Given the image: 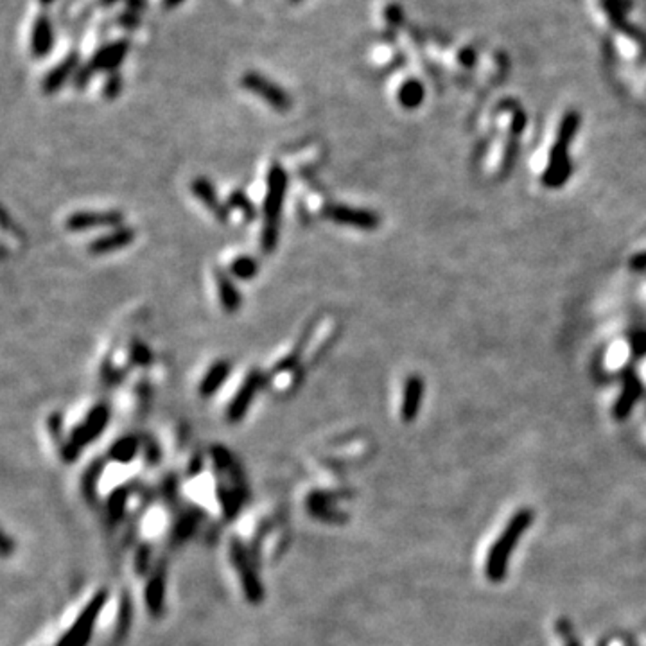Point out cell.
I'll return each mask as SVG.
<instances>
[{
    "mask_svg": "<svg viewBox=\"0 0 646 646\" xmlns=\"http://www.w3.org/2000/svg\"><path fill=\"white\" fill-rule=\"evenodd\" d=\"M533 519L530 511L524 508H517L511 514H508L506 519L494 530L492 537L487 540V544L481 550V571L484 578L490 582H499L504 577L506 571L508 558H510L511 550L526 530L530 521Z\"/></svg>",
    "mask_w": 646,
    "mask_h": 646,
    "instance_id": "obj_1",
    "label": "cell"
},
{
    "mask_svg": "<svg viewBox=\"0 0 646 646\" xmlns=\"http://www.w3.org/2000/svg\"><path fill=\"white\" fill-rule=\"evenodd\" d=\"M289 176L282 164L275 162L269 166L266 178V194L262 203V232L261 248L264 254H273L277 250L280 237V220L284 210V200L288 194Z\"/></svg>",
    "mask_w": 646,
    "mask_h": 646,
    "instance_id": "obj_2",
    "label": "cell"
},
{
    "mask_svg": "<svg viewBox=\"0 0 646 646\" xmlns=\"http://www.w3.org/2000/svg\"><path fill=\"white\" fill-rule=\"evenodd\" d=\"M578 124H580V117L577 112H570L562 120L557 142L551 149L550 164H548V169L544 173V183L550 185V187H558L570 178L571 166L570 160H567V146L577 135Z\"/></svg>",
    "mask_w": 646,
    "mask_h": 646,
    "instance_id": "obj_3",
    "label": "cell"
},
{
    "mask_svg": "<svg viewBox=\"0 0 646 646\" xmlns=\"http://www.w3.org/2000/svg\"><path fill=\"white\" fill-rule=\"evenodd\" d=\"M241 86L250 94H254V96L261 97L268 106H271L277 112L284 113L291 110V96L280 85H277L275 81L262 76V74L250 70V72H246L241 77Z\"/></svg>",
    "mask_w": 646,
    "mask_h": 646,
    "instance_id": "obj_4",
    "label": "cell"
},
{
    "mask_svg": "<svg viewBox=\"0 0 646 646\" xmlns=\"http://www.w3.org/2000/svg\"><path fill=\"white\" fill-rule=\"evenodd\" d=\"M323 217L336 225L361 228V230H375L379 227V215L366 208L350 207L341 203H329L323 208Z\"/></svg>",
    "mask_w": 646,
    "mask_h": 646,
    "instance_id": "obj_5",
    "label": "cell"
},
{
    "mask_svg": "<svg viewBox=\"0 0 646 646\" xmlns=\"http://www.w3.org/2000/svg\"><path fill=\"white\" fill-rule=\"evenodd\" d=\"M262 385H264V373L261 370H250L246 375V379L242 381V385L239 386V390L235 392V395L232 397L230 404L227 408V420L228 422L235 424L239 420L244 419L246 412L250 409L251 402H254L255 395L261 392Z\"/></svg>",
    "mask_w": 646,
    "mask_h": 646,
    "instance_id": "obj_6",
    "label": "cell"
},
{
    "mask_svg": "<svg viewBox=\"0 0 646 646\" xmlns=\"http://www.w3.org/2000/svg\"><path fill=\"white\" fill-rule=\"evenodd\" d=\"M124 225V214L119 210H81L65 220L69 232H85L90 228H119Z\"/></svg>",
    "mask_w": 646,
    "mask_h": 646,
    "instance_id": "obj_7",
    "label": "cell"
},
{
    "mask_svg": "<svg viewBox=\"0 0 646 646\" xmlns=\"http://www.w3.org/2000/svg\"><path fill=\"white\" fill-rule=\"evenodd\" d=\"M108 420H110V409H108L106 404H97L96 408L90 409L85 420L72 431L69 446L70 453H74V450L81 449L83 446L96 440L103 433L104 427H106Z\"/></svg>",
    "mask_w": 646,
    "mask_h": 646,
    "instance_id": "obj_8",
    "label": "cell"
},
{
    "mask_svg": "<svg viewBox=\"0 0 646 646\" xmlns=\"http://www.w3.org/2000/svg\"><path fill=\"white\" fill-rule=\"evenodd\" d=\"M191 191H193V194L196 196V200L200 201V203H203L205 208L214 215L215 220L220 221V223H227L230 210H228L227 203H223V201L220 200V196L215 193L214 183H212L208 178L198 176L196 180L193 181V185H191Z\"/></svg>",
    "mask_w": 646,
    "mask_h": 646,
    "instance_id": "obj_9",
    "label": "cell"
},
{
    "mask_svg": "<svg viewBox=\"0 0 646 646\" xmlns=\"http://www.w3.org/2000/svg\"><path fill=\"white\" fill-rule=\"evenodd\" d=\"M137 234H135V228L131 227H119L113 228L112 232H108V234L101 235V237L94 239L92 242L89 244V251L92 255H106V254H113V251L124 250L135 241Z\"/></svg>",
    "mask_w": 646,
    "mask_h": 646,
    "instance_id": "obj_10",
    "label": "cell"
},
{
    "mask_svg": "<svg viewBox=\"0 0 646 646\" xmlns=\"http://www.w3.org/2000/svg\"><path fill=\"white\" fill-rule=\"evenodd\" d=\"M128 50H130V43L126 40H119V42L108 43V45L101 47L96 54H94L92 62H90V69L94 72H113L120 67V63L126 58Z\"/></svg>",
    "mask_w": 646,
    "mask_h": 646,
    "instance_id": "obj_11",
    "label": "cell"
},
{
    "mask_svg": "<svg viewBox=\"0 0 646 646\" xmlns=\"http://www.w3.org/2000/svg\"><path fill=\"white\" fill-rule=\"evenodd\" d=\"M215 278V288H217V296H220V304L223 307L225 312L234 314L241 309L242 305V296L239 293L237 285H235L234 277L228 273V269L217 268L214 271Z\"/></svg>",
    "mask_w": 646,
    "mask_h": 646,
    "instance_id": "obj_12",
    "label": "cell"
},
{
    "mask_svg": "<svg viewBox=\"0 0 646 646\" xmlns=\"http://www.w3.org/2000/svg\"><path fill=\"white\" fill-rule=\"evenodd\" d=\"M77 65H79V54L74 50V52H70L60 65H56L49 74H47L45 79L42 81V92L47 94V96L58 92L70 77L76 76Z\"/></svg>",
    "mask_w": 646,
    "mask_h": 646,
    "instance_id": "obj_13",
    "label": "cell"
},
{
    "mask_svg": "<svg viewBox=\"0 0 646 646\" xmlns=\"http://www.w3.org/2000/svg\"><path fill=\"white\" fill-rule=\"evenodd\" d=\"M424 395V382L419 375H412L404 385V395H402V406H400V415L402 420L412 422L415 420V416L419 415L420 404H422Z\"/></svg>",
    "mask_w": 646,
    "mask_h": 646,
    "instance_id": "obj_14",
    "label": "cell"
},
{
    "mask_svg": "<svg viewBox=\"0 0 646 646\" xmlns=\"http://www.w3.org/2000/svg\"><path fill=\"white\" fill-rule=\"evenodd\" d=\"M232 373V365L227 359H220V361L212 363L210 368L207 370V373L201 379L200 386H198V393L201 397H212L214 393L220 392L221 386L227 382L228 375Z\"/></svg>",
    "mask_w": 646,
    "mask_h": 646,
    "instance_id": "obj_15",
    "label": "cell"
},
{
    "mask_svg": "<svg viewBox=\"0 0 646 646\" xmlns=\"http://www.w3.org/2000/svg\"><path fill=\"white\" fill-rule=\"evenodd\" d=\"M54 45V33L50 20L47 16H40L33 26L31 33V52L35 58H43L50 52Z\"/></svg>",
    "mask_w": 646,
    "mask_h": 646,
    "instance_id": "obj_16",
    "label": "cell"
},
{
    "mask_svg": "<svg viewBox=\"0 0 646 646\" xmlns=\"http://www.w3.org/2000/svg\"><path fill=\"white\" fill-rule=\"evenodd\" d=\"M639 393H641V385H639V381L634 375H628L627 381H625L623 393H621V397H619L618 402H616L614 406L616 419L623 420L625 416L630 413V409L634 408L635 400H638Z\"/></svg>",
    "mask_w": 646,
    "mask_h": 646,
    "instance_id": "obj_17",
    "label": "cell"
},
{
    "mask_svg": "<svg viewBox=\"0 0 646 646\" xmlns=\"http://www.w3.org/2000/svg\"><path fill=\"white\" fill-rule=\"evenodd\" d=\"M261 264L251 255H239L228 266V273L237 280H254L259 275Z\"/></svg>",
    "mask_w": 646,
    "mask_h": 646,
    "instance_id": "obj_18",
    "label": "cell"
},
{
    "mask_svg": "<svg viewBox=\"0 0 646 646\" xmlns=\"http://www.w3.org/2000/svg\"><path fill=\"white\" fill-rule=\"evenodd\" d=\"M424 99V89L420 85L419 81L409 79L406 81L399 90V103L402 104L404 108H408V110H413V108L420 106Z\"/></svg>",
    "mask_w": 646,
    "mask_h": 646,
    "instance_id": "obj_19",
    "label": "cell"
},
{
    "mask_svg": "<svg viewBox=\"0 0 646 646\" xmlns=\"http://www.w3.org/2000/svg\"><path fill=\"white\" fill-rule=\"evenodd\" d=\"M227 207H228V210L241 212L242 217H244L246 221H254L255 214H257V210H255V207H254V203L250 201V198L242 193V191H234V193L228 196Z\"/></svg>",
    "mask_w": 646,
    "mask_h": 646,
    "instance_id": "obj_20",
    "label": "cell"
},
{
    "mask_svg": "<svg viewBox=\"0 0 646 646\" xmlns=\"http://www.w3.org/2000/svg\"><path fill=\"white\" fill-rule=\"evenodd\" d=\"M137 446H139V443H137L135 438H130V436L120 438L119 442L113 443L112 456L115 458V460H119V462H130L131 458L135 456V453H137Z\"/></svg>",
    "mask_w": 646,
    "mask_h": 646,
    "instance_id": "obj_21",
    "label": "cell"
},
{
    "mask_svg": "<svg viewBox=\"0 0 646 646\" xmlns=\"http://www.w3.org/2000/svg\"><path fill=\"white\" fill-rule=\"evenodd\" d=\"M553 646H580L565 621H558L553 630Z\"/></svg>",
    "mask_w": 646,
    "mask_h": 646,
    "instance_id": "obj_22",
    "label": "cell"
},
{
    "mask_svg": "<svg viewBox=\"0 0 646 646\" xmlns=\"http://www.w3.org/2000/svg\"><path fill=\"white\" fill-rule=\"evenodd\" d=\"M120 90H123V77L117 72H112L108 76L106 83H104L103 96L106 97V99H115L120 94Z\"/></svg>",
    "mask_w": 646,
    "mask_h": 646,
    "instance_id": "obj_23",
    "label": "cell"
},
{
    "mask_svg": "<svg viewBox=\"0 0 646 646\" xmlns=\"http://www.w3.org/2000/svg\"><path fill=\"white\" fill-rule=\"evenodd\" d=\"M131 359H133V363H137V365H140V366L149 365L151 350L147 348L146 343H139V341L133 343V346H131Z\"/></svg>",
    "mask_w": 646,
    "mask_h": 646,
    "instance_id": "obj_24",
    "label": "cell"
},
{
    "mask_svg": "<svg viewBox=\"0 0 646 646\" xmlns=\"http://www.w3.org/2000/svg\"><path fill=\"white\" fill-rule=\"evenodd\" d=\"M92 74H94V70L90 69V65L85 67V69L77 70L76 76H74V85H76V89H79V90L85 89L86 83H89L90 77H92Z\"/></svg>",
    "mask_w": 646,
    "mask_h": 646,
    "instance_id": "obj_25",
    "label": "cell"
},
{
    "mask_svg": "<svg viewBox=\"0 0 646 646\" xmlns=\"http://www.w3.org/2000/svg\"><path fill=\"white\" fill-rule=\"evenodd\" d=\"M632 341H634V348L638 354L646 352V334H635Z\"/></svg>",
    "mask_w": 646,
    "mask_h": 646,
    "instance_id": "obj_26",
    "label": "cell"
},
{
    "mask_svg": "<svg viewBox=\"0 0 646 646\" xmlns=\"http://www.w3.org/2000/svg\"><path fill=\"white\" fill-rule=\"evenodd\" d=\"M183 0H164V8L166 9H174L181 4Z\"/></svg>",
    "mask_w": 646,
    "mask_h": 646,
    "instance_id": "obj_27",
    "label": "cell"
},
{
    "mask_svg": "<svg viewBox=\"0 0 646 646\" xmlns=\"http://www.w3.org/2000/svg\"><path fill=\"white\" fill-rule=\"evenodd\" d=\"M115 2H119V0H101V4L103 6H112L115 4Z\"/></svg>",
    "mask_w": 646,
    "mask_h": 646,
    "instance_id": "obj_28",
    "label": "cell"
},
{
    "mask_svg": "<svg viewBox=\"0 0 646 646\" xmlns=\"http://www.w3.org/2000/svg\"><path fill=\"white\" fill-rule=\"evenodd\" d=\"M54 0H40V4H43V6H49V4H52Z\"/></svg>",
    "mask_w": 646,
    "mask_h": 646,
    "instance_id": "obj_29",
    "label": "cell"
},
{
    "mask_svg": "<svg viewBox=\"0 0 646 646\" xmlns=\"http://www.w3.org/2000/svg\"><path fill=\"white\" fill-rule=\"evenodd\" d=\"M293 2H300V0H293Z\"/></svg>",
    "mask_w": 646,
    "mask_h": 646,
    "instance_id": "obj_30",
    "label": "cell"
}]
</instances>
